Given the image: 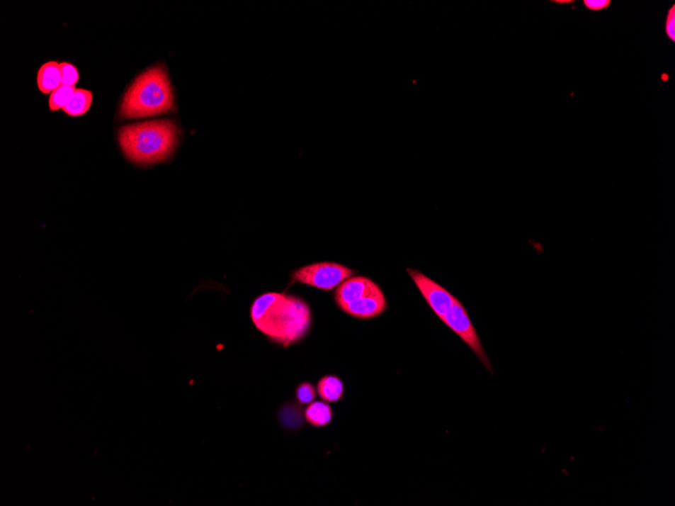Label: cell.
<instances>
[{
	"instance_id": "7c38bea8",
	"label": "cell",
	"mask_w": 675,
	"mask_h": 506,
	"mask_svg": "<svg viewBox=\"0 0 675 506\" xmlns=\"http://www.w3.org/2000/svg\"><path fill=\"white\" fill-rule=\"evenodd\" d=\"M91 103V92L85 89H76L74 94L63 111L70 116H81L89 111Z\"/></svg>"
},
{
	"instance_id": "30bf717a",
	"label": "cell",
	"mask_w": 675,
	"mask_h": 506,
	"mask_svg": "<svg viewBox=\"0 0 675 506\" xmlns=\"http://www.w3.org/2000/svg\"><path fill=\"white\" fill-rule=\"evenodd\" d=\"M317 392L321 398L327 403H337L343 398L344 386L338 377L329 375L319 380L317 384Z\"/></svg>"
},
{
	"instance_id": "8992f818",
	"label": "cell",
	"mask_w": 675,
	"mask_h": 506,
	"mask_svg": "<svg viewBox=\"0 0 675 506\" xmlns=\"http://www.w3.org/2000/svg\"><path fill=\"white\" fill-rule=\"evenodd\" d=\"M409 276L418 287L419 291L425 297L426 300L434 311L437 317L442 320L447 311L457 300L456 297L452 296L448 291L432 279L424 275L423 273L413 269H407Z\"/></svg>"
},
{
	"instance_id": "ba28073f",
	"label": "cell",
	"mask_w": 675,
	"mask_h": 506,
	"mask_svg": "<svg viewBox=\"0 0 675 506\" xmlns=\"http://www.w3.org/2000/svg\"><path fill=\"white\" fill-rule=\"evenodd\" d=\"M386 306H387V303H386L385 294H383L382 291H380L376 292V293L363 297V298L354 301V303L347 304L341 310L345 311L348 315H352V317L368 320V318L380 315L385 310Z\"/></svg>"
},
{
	"instance_id": "6da1fadb",
	"label": "cell",
	"mask_w": 675,
	"mask_h": 506,
	"mask_svg": "<svg viewBox=\"0 0 675 506\" xmlns=\"http://www.w3.org/2000/svg\"><path fill=\"white\" fill-rule=\"evenodd\" d=\"M251 318L257 330L283 347L302 339L312 325L309 304L300 297L276 292L262 294L255 299Z\"/></svg>"
},
{
	"instance_id": "2e32d148",
	"label": "cell",
	"mask_w": 675,
	"mask_h": 506,
	"mask_svg": "<svg viewBox=\"0 0 675 506\" xmlns=\"http://www.w3.org/2000/svg\"><path fill=\"white\" fill-rule=\"evenodd\" d=\"M665 34L672 43L675 42V6L670 7L665 21Z\"/></svg>"
},
{
	"instance_id": "52a82bcc",
	"label": "cell",
	"mask_w": 675,
	"mask_h": 506,
	"mask_svg": "<svg viewBox=\"0 0 675 506\" xmlns=\"http://www.w3.org/2000/svg\"><path fill=\"white\" fill-rule=\"evenodd\" d=\"M380 287L373 280L366 277H353L346 280L338 287L335 294V300L339 308H344L347 304L354 303L370 294L380 291Z\"/></svg>"
},
{
	"instance_id": "5b68a950",
	"label": "cell",
	"mask_w": 675,
	"mask_h": 506,
	"mask_svg": "<svg viewBox=\"0 0 675 506\" xmlns=\"http://www.w3.org/2000/svg\"><path fill=\"white\" fill-rule=\"evenodd\" d=\"M441 320L451 331H453L457 336L460 337L464 343L467 344L469 348L475 354L476 357L480 359L483 366L492 374H494L492 363H490L489 359L485 353L475 327H473L472 322L468 317L467 311L458 299L455 301L452 308L447 311L446 315Z\"/></svg>"
},
{
	"instance_id": "e0dca14e",
	"label": "cell",
	"mask_w": 675,
	"mask_h": 506,
	"mask_svg": "<svg viewBox=\"0 0 675 506\" xmlns=\"http://www.w3.org/2000/svg\"><path fill=\"white\" fill-rule=\"evenodd\" d=\"M584 6L591 11H600L611 6L610 0H584Z\"/></svg>"
},
{
	"instance_id": "277c9868",
	"label": "cell",
	"mask_w": 675,
	"mask_h": 506,
	"mask_svg": "<svg viewBox=\"0 0 675 506\" xmlns=\"http://www.w3.org/2000/svg\"><path fill=\"white\" fill-rule=\"evenodd\" d=\"M354 271L337 263L322 262L305 266L295 271L293 281L322 289L333 291L354 274Z\"/></svg>"
},
{
	"instance_id": "9a60e30c",
	"label": "cell",
	"mask_w": 675,
	"mask_h": 506,
	"mask_svg": "<svg viewBox=\"0 0 675 506\" xmlns=\"http://www.w3.org/2000/svg\"><path fill=\"white\" fill-rule=\"evenodd\" d=\"M297 398L302 405H310L316 399V390L314 387L309 382L302 383L297 389Z\"/></svg>"
},
{
	"instance_id": "5bb4252c",
	"label": "cell",
	"mask_w": 675,
	"mask_h": 506,
	"mask_svg": "<svg viewBox=\"0 0 675 506\" xmlns=\"http://www.w3.org/2000/svg\"><path fill=\"white\" fill-rule=\"evenodd\" d=\"M61 69V81L63 85L68 86H75L76 83L79 80V72L74 65L69 63H60Z\"/></svg>"
},
{
	"instance_id": "9c48e42d",
	"label": "cell",
	"mask_w": 675,
	"mask_h": 506,
	"mask_svg": "<svg viewBox=\"0 0 675 506\" xmlns=\"http://www.w3.org/2000/svg\"><path fill=\"white\" fill-rule=\"evenodd\" d=\"M38 87L42 94H52L61 84L60 64L55 61L48 62L40 68L38 72Z\"/></svg>"
},
{
	"instance_id": "8fae6325",
	"label": "cell",
	"mask_w": 675,
	"mask_h": 506,
	"mask_svg": "<svg viewBox=\"0 0 675 506\" xmlns=\"http://www.w3.org/2000/svg\"><path fill=\"white\" fill-rule=\"evenodd\" d=\"M333 419V412L330 405L322 401H314L305 410V420L314 427L328 425Z\"/></svg>"
},
{
	"instance_id": "4fadbf2b",
	"label": "cell",
	"mask_w": 675,
	"mask_h": 506,
	"mask_svg": "<svg viewBox=\"0 0 675 506\" xmlns=\"http://www.w3.org/2000/svg\"><path fill=\"white\" fill-rule=\"evenodd\" d=\"M76 91L75 86L61 84L50 95L49 106L52 111L64 109Z\"/></svg>"
},
{
	"instance_id": "3957f363",
	"label": "cell",
	"mask_w": 675,
	"mask_h": 506,
	"mask_svg": "<svg viewBox=\"0 0 675 506\" xmlns=\"http://www.w3.org/2000/svg\"><path fill=\"white\" fill-rule=\"evenodd\" d=\"M174 109V95L164 66L156 65L142 73L125 92L120 115L141 118L163 115Z\"/></svg>"
},
{
	"instance_id": "7a4b0ae2",
	"label": "cell",
	"mask_w": 675,
	"mask_h": 506,
	"mask_svg": "<svg viewBox=\"0 0 675 506\" xmlns=\"http://www.w3.org/2000/svg\"><path fill=\"white\" fill-rule=\"evenodd\" d=\"M179 130L170 120L132 123L118 130V142L125 157L139 165L162 162L174 151Z\"/></svg>"
}]
</instances>
